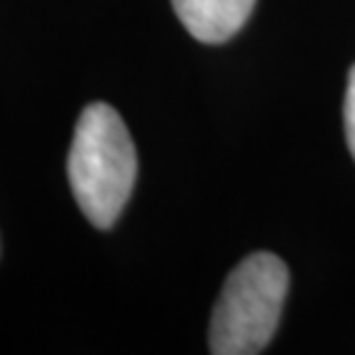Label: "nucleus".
I'll use <instances>...</instances> for the list:
<instances>
[{
    "label": "nucleus",
    "mask_w": 355,
    "mask_h": 355,
    "mask_svg": "<svg viewBox=\"0 0 355 355\" xmlns=\"http://www.w3.org/2000/svg\"><path fill=\"white\" fill-rule=\"evenodd\" d=\"M135 179L137 150L124 119L108 103H89L76 121L69 150V184L92 227H114Z\"/></svg>",
    "instance_id": "nucleus-1"
},
{
    "label": "nucleus",
    "mask_w": 355,
    "mask_h": 355,
    "mask_svg": "<svg viewBox=\"0 0 355 355\" xmlns=\"http://www.w3.org/2000/svg\"><path fill=\"white\" fill-rule=\"evenodd\" d=\"M290 292V271L279 255L253 253L224 282L208 329L214 355H255L279 327Z\"/></svg>",
    "instance_id": "nucleus-2"
},
{
    "label": "nucleus",
    "mask_w": 355,
    "mask_h": 355,
    "mask_svg": "<svg viewBox=\"0 0 355 355\" xmlns=\"http://www.w3.org/2000/svg\"><path fill=\"white\" fill-rule=\"evenodd\" d=\"M182 26L205 45H221L240 32L255 0H171Z\"/></svg>",
    "instance_id": "nucleus-3"
},
{
    "label": "nucleus",
    "mask_w": 355,
    "mask_h": 355,
    "mask_svg": "<svg viewBox=\"0 0 355 355\" xmlns=\"http://www.w3.org/2000/svg\"><path fill=\"white\" fill-rule=\"evenodd\" d=\"M345 137L355 158V66L347 76V95H345Z\"/></svg>",
    "instance_id": "nucleus-4"
}]
</instances>
